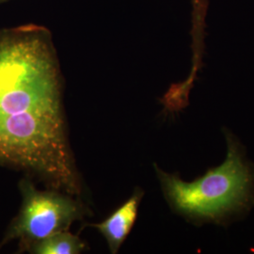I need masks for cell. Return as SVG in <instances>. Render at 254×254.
<instances>
[{
	"label": "cell",
	"mask_w": 254,
	"mask_h": 254,
	"mask_svg": "<svg viewBox=\"0 0 254 254\" xmlns=\"http://www.w3.org/2000/svg\"><path fill=\"white\" fill-rule=\"evenodd\" d=\"M143 196L144 191L140 188H136L131 197L109 218L99 223H86L84 226L96 229L105 237L110 254H118L120 248L134 227Z\"/></svg>",
	"instance_id": "277c9868"
},
{
	"label": "cell",
	"mask_w": 254,
	"mask_h": 254,
	"mask_svg": "<svg viewBox=\"0 0 254 254\" xmlns=\"http://www.w3.org/2000/svg\"><path fill=\"white\" fill-rule=\"evenodd\" d=\"M192 1L197 4H203V3H206L208 0H192Z\"/></svg>",
	"instance_id": "8992f818"
},
{
	"label": "cell",
	"mask_w": 254,
	"mask_h": 254,
	"mask_svg": "<svg viewBox=\"0 0 254 254\" xmlns=\"http://www.w3.org/2000/svg\"><path fill=\"white\" fill-rule=\"evenodd\" d=\"M223 132L227 142L225 160L194 181H184L154 164L169 206L196 226L227 227L245 218L254 207V164L240 140L228 129Z\"/></svg>",
	"instance_id": "7a4b0ae2"
},
{
	"label": "cell",
	"mask_w": 254,
	"mask_h": 254,
	"mask_svg": "<svg viewBox=\"0 0 254 254\" xmlns=\"http://www.w3.org/2000/svg\"><path fill=\"white\" fill-rule=\"evenodd\" d=\"M0 167L22 171L47 189L84 194L58 59L40 31L0 38Z\"/></svg>",
	"instance_id": "6da1fadb"
},
{
	"label": "cell",
	"mask_w": 254,
	"mask_h": 254,
	"mask_svg": "<svg viewBox=\"0 0 254 254\" xmlns=\"http://www.w3.org/2000/svg\"><path fill=\"white\" fill-rule=\"evenodd\" d=\"M18 187L22 204L0 241V249L18 239V253L27 252L30 246L41 239L69 231L73 222L92 216L91 209L81 198L51 189L40 190L30 176L21 179Z\"/></svg>",
	"instance_id": "3957f363"
},
{
	"label": "cell",
	"mask_w": 254,
	"mask_h": 254,
	"mask_svg": "<svg viewBox=\"0 0 254 254\" xmlns=\"http://www.w3.org/2000/svg\"><path fill=\"white\" fill-rule=\"evenodd\" d=\"M87 248L86 243L69 231H64L41 239L27 250L33 254H79Z\"/></svg>",
	"instance_id": "5b68a950"
}]
</instances>
